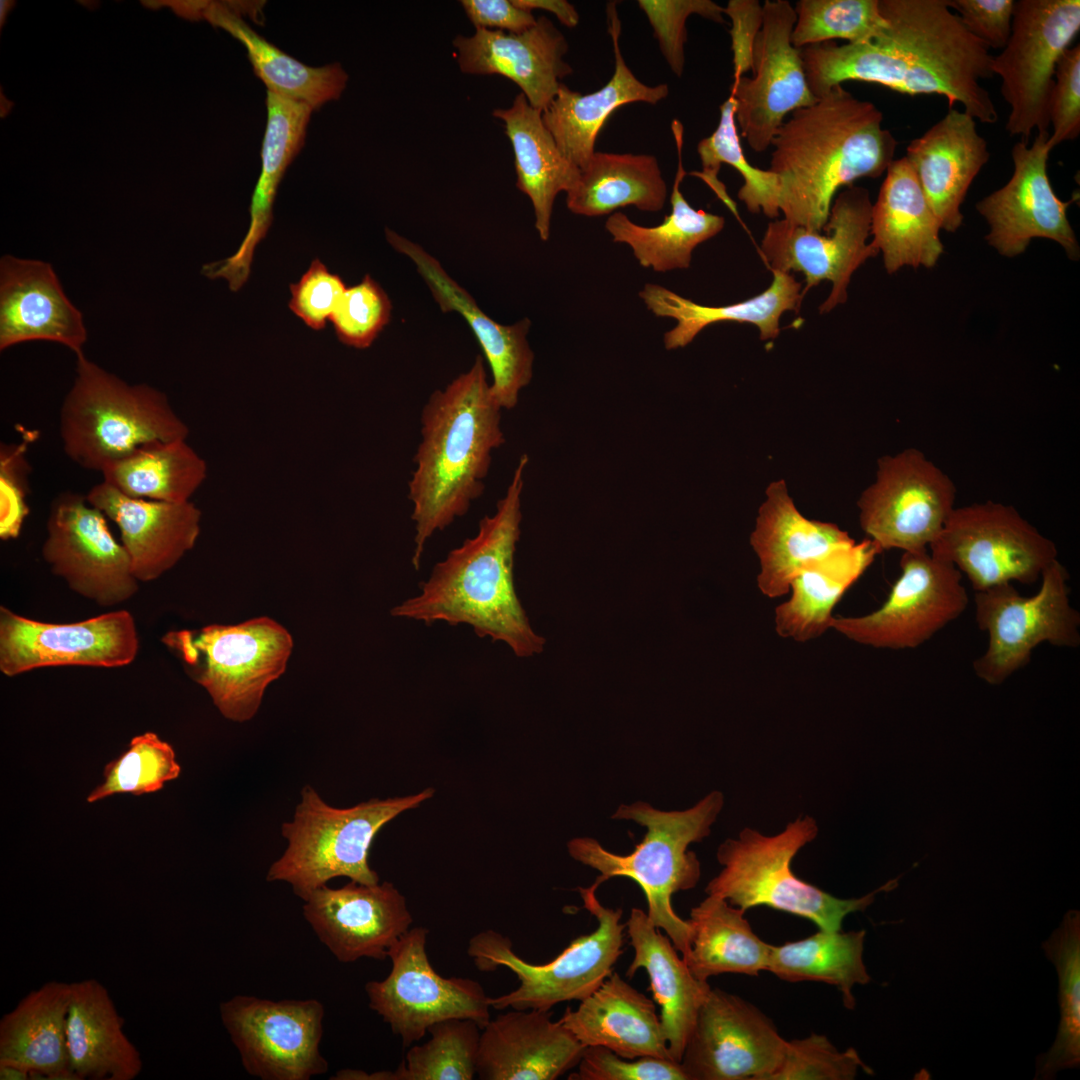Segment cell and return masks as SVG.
Wrapping results in <instances>:
<instances>
[{"mask_svg": "<svg viewBox=\"0 0 1080 1080\" xmlns=\"http://www.w3.org/2000/svg\"><path fill=\"white\" fill-rule=\"evenodd\" d=\"M303 901L305 920L342 963L386 959L413 922L405 897L388 881L323 885Z\"/></svg>", "mask_w": 1080, "mask_h": 1080, "instance_id": "24", "label": "cell"}, {"mask_svg": "<svg viewBox=\"0 0 1080 1080\" xmlns=\"http://www.w3.org/2000/svg\"><path fill=\"white\" fill-rule=\"evenodd\" d=\"M206 14L243 44L255 74L267 91L304 103L313 110L341 96L348 75L339 63L322 67L305 65L259 35L235 11L213 6Z\"/></svg>", "mask_w": 1080, "mask_h": 1080, "instance_id": "45", "label": "cell"}, {"mask_svg": "<svg viewBox=\"0 0 1080 1080\" xmlns=\"http://www.w3.org/2000/svg\"><path fill=\"white\" fill-rule=\"evenodd\" d=\"M654 31V37L672 72L681 77L684 70L686 21L692 14L707 20L726 23L724 7L711 0H639Z\"/></svg>", "mask_w": 1080, "mask_h": 1080, "instance_id": "55", "label": "cell"}, {"mask_svg": "<svg viewBox=\"0 0 1080 1080\" xmlns=\"http://www.w3.org/2000/svg\"><path fill=\"white\" fill-rule=\"evenodd\" d=\"M529 457L523 454L495 511L476 534L432 569L420 591L391 610L394 617L431 625H467L481 638L506 644L517 657L543 651L514 585V557L521 534V498Z\"/></svg>", "mask_w": 1080, "mask_h": 1080, "instance_id": "2", "label": "cell"}, {"mask_svg": "<svg viewBox=\"0 0 1080 1080\" xmlns=\"http://www.w3.org/2000/svg\"><path fill=\"white\" fill-rule=\"evenodd\" d=\"M950 477L916 448L878 460L857 505L862 530L880 549L928 550L955 508Z\"/></svg>", "mask_w": 1080, "mask_h": 1080, "instance_id": "15", "label": "cell"}, {"mask_svg": "<svg viewBox=\"0 0 1080 1080\" xmlns=\"http://www.w3.org/2000/svg\"><path fill=\"white\" fill-rule=\"evenodd\" d=\"M453 46L463 73L506 77L540 111L556 96L560 80L573 72L564 59L568 42L545 16L521 33L475 29L472 36H456Z\"/></svg>", "mask_w": 1080, "mask_h": 1080, "instance_id": "26", "label": "cell"}, {"mask_svg": "<svg viewBox=\"0 0 1080 1080\" xmlns=\"http://www.w3.org/2000/svg\"><path fill=\"white\" fill-rule=\"evenodd\" d=\"M678 165L671 194V212L656 226L646 227L631 221L621 212L612 213L605 229L614 242L627 244L639 264L656 272L690 267L692 252L702 242L717 235L725 225L724 217L694 209L681 192L687 174L682 161L683 125L673 120Z\"/></svg>", "mask_w": 1080, "mask_h": 1080, "instance_id": "40", "label": "cell"}, {"mask_svg": "<svg viewBox=\"0 0 1080 1080\" xmlns=\"http://www.w3.org/2000/svg\"><path fill=\"white\" fill-rule=\"evenodd\" d=\"M566 195L567 208L587 217L627 206L657 212L664 207L667 185L653 155L595 151Z\"/></svg>", "mask_w": 1080, "mask_h": 1080, "instance_id": "43", "label": "cell"}, {"mask_svg": "<svg viewBox=\"0 0 1080 1080\" xmlns=\"http://www.w3.org/2000/svg\"><path fill=\"white\" fill-rule=\"evenodd\" d=\"M905 157L941 229L956 231L963 221L960 206L990 157L976 120L964 111L949 108L942 119L910 142Z\"/></svg>", "mask_w": 1080, "mask_h": 1080, "instance_id": "30", "label": "cell"}, {"mask_svg": "<svg viewBox=\"0 0 1080 1080\" xmlns=\"http://www.w3.org/2000/svg\"><path fill=\"white\" fill-rule=\"evenodd\" d=\"M940 230L907 158L893 160L872 204L870 230L887 272L905 265L933 267L943 252Z\"/></svg>", "mask_w": 1080, "mask_h": 1080, "instance_id": "36", "label": "cell"}, {"mask_svg": "<svg viewBox=\"0 0 1080 1080\" xmlns=\"http://www.w3.org/2000/svg\"><path fill=\"white\" fill-rule=\"evenodd\" d=\"M607 19L615 58L611 79L599 90L588 94L571 90L561 83L552 102L542 111L543 123L559 150L579 169L594 154L597 136L616 109L633 102L657 104L669 93L667 84H644L627 66L619 46L621 23L615 2L607 4Z\"/></svg>", "mask_w": 1080, "mask_h": 1080, "instance_id": "33", "label": "cell"}, {"mask_svg": "<svg viewBox=\"0 0 1080 1080\" xmlns=\"http://www.w3.org/2000/svg\"><path fill=\"white\" fill-rule=\"evenodd\" d=\"M551 1010L512 1009L481 1029V1080H555L576 1067L585 1047Z\"/></svg>", "mask_w": 1080, "mask_h": 1080, "instance_id": "27", "label": "cell"}, {"mask_svg": "<svg viewBox=\"0 0 1080 1080\" xmlns=\"http://www.w3.org/2000/svg\"><path fill=\"white\" fill-rule=\"evenodd\" d=\"M569 1080H688L679 1062L657 1057L623 1058L601 1046L585 1047Z\"/></svg>", "mask_w": 1080, "mask_h": 1080, "instance_id": "56", "label": "cell"}, {"mask_svg": "<svg viewBox=\"0 0 1080 1080\" xmlns=\"http://www.w3.org/2000/svg\"><path fill=\"white\" fill-rule=\"evenodd\" d=\"M86 498L117 524L138 581L156 580L173 568L200 533L201 511L191 501L134 498L104 481L91 487Z\"/></svg>", "mask_w": 1080, "mask_h": 1080, "instance_id": "29", "label": "cell"}, {"mask_svg": "<svg viewBox=\"0 0 1080 1080\" xmlns=\"http://www.w3.org/2000/svg\"><path fill=\"white\" fill-rule=\"evenodd\" d=\"M724 14L732 22L734 80L752 69L753 46L763 23V4L757 0H730Z\"/></svg>", "mask_w": 1080, "mask_h": 1080, "instance_id": "61", "label": "cell"}, {"mask_svg": "<svg viewBox=\"0 0 1080 1080\" xmlns=\"http://www.w3.org/2000/svg\"><path fill=\"white\" fill-rule=\"evenodd\" d=\"M103 481L140 499L190 501L207 476V465L186 439L141 446L102 472Z\"/></svg>", "mask_w": 1080, "mask_h": 1080, "instance_id": "47", "label": "cell"}, {"mask_svg": "<svg viewBox=\"0 0 1080 1080\" xmlns=\"http://www.w3.org/2000/svg\"><path fill=\"white\" fill-rule=\"evenodd\" d=\"M1069 574L1054 560L1042 572L1038 592L1021 595L1013 583L974 593L978 628L988 635L985 652L973 661L976 675L998 685L1026 666L1041 643L1080 645V614L1071 605Z\"/></svg>", "mask_w": 1080, "mask_h": 1080, "instance_id": "11", "label": "cell"}, {"mask_svg": "<svg viewBox=\"0 0 1080 1080\" xmlns=\"http://www.w3.org/2000/svg\"><path fill=\"white\" fill-rule=\"evenodd\" d=\"M625 925L634 950L626 976L631 978L639 969H645L653 999L661 1008L660 1020L670 1054L680 1063L711 986L692 974L672 941L645 911L632 908Z\"/></svg>", "mask_w": 1080, "mask_h": 1080, "instance_id": "35", "label": "cell"}, {"mask_svg": "<svg viewBox=\"0 0 1080 1080\" xmlns=\"http://www.w3.org/2000/svg\"><path fill=\"white\" fill-rule=\"evenodd\" d=\"M267 120L261 149V172L249 206L250 222L237 251L226 259L203 266L210 279L222 278L232 291L248 280L258 244L273 221V205L279 184L301 150L313 109L271 91L266 94Z\"/></svg>", "mask_w": 1080, "mask_h": 1080, "instance_id": "32", "label": "cell"}, {"mask_svg": "<svg viewBox=\"0 0 1080 1080\" xmlns=\"http://www.w3.org/2000/svg\"><path fill=\"white\" fill-rule=\"evenodd\" d=\"M162 642L180 656L219 712L234 722L255 716L267 687L285 672L293 649L290 633L268 617L171 631Z\"/></svg>", "mask_w": 1080, "mask_h": 1080, "instance_id": "10", "label": "cell"}, {"mask_svg": "<svg viewBox=\"0 0 1080 1080\" xmlns=\"http://www.w3.org/2000/svg\"><path fill=\"white\" fill-rule=\"evenodd\" d=\"M881 549L869 538L805 565L790 584V598L775 609V630L806 642L830 628L832 610Z\"/></svg>", "mask_w": 1080, "mask_h": 1080, "instance_id": "42", "label": "cell"}, {"mask_svg": "<svg viewBox=\"0 0 1080 1080\" xmlns=\"http://www.w3.org/2000/svg\"><path fill=\"white\" fill-rule=\"evenodd\" d=\"M854 543L837 525L804 517L785 481H774L767 487L750 537L760 562L757 586L769 598L783 596L805 565Z\"/></svg>", "mask_w": 1080, "mask_h": 1080, "instance_id": "31", "label": "cell"}, {"mask_svg": "<svg viewBox=\"0 0 1080 1080\" xmlns=\"http://www.w3.org/2000/svg\"><path fill=\"white\" fill-rule=\"evenodd\" d=\"M794 9L791 43L797 49L834 39L862 43L887 24L879 0H799Z\"/></svg>", "mask_w": 1080, "mask_h": 1080, "instance_id": "52", "label": "cell"}, {"mask_svg": "<svg viewBox=\"0 0 1080 1080\" xmlns=\"http://www.w3.org/2000/svg\"><path fill=\"white\" fill-rule=\"evenodd\" d=\"M1080 31L1079 0L1015 1L1011 34L992 73L1010 107L1006 130L1028 141L1049 132V99L1058 59Z\"/></svg>", "mask_w": 1080, "mask_h": 1080, "instance_id": "12", "label": "cell"}, {"mask_svg": "<svg viewBox=\"0 0 1080 1080\" xmlns=\"http://www.w3.org/2000/svg\"><path fill=\"white\" fill-rule=\"evenodd\" d=\"M873 1074L854 1048L837 1049L825 1036L787 1041L781 1064L768 1080H852L859 1070Z\"/></svg>", "mask_w": 1080, "mask_h": 1080, "instance_id": "53", "label": "cell"}, {"mask_svg": "<svg viewBox=\"0 0 1080 1080\" xmlns=\"http://www.w3.org/2000/svg\"><path fill=\"white\" fill-rule=\"evenodd\" d=\"M106 515L86 495L64 491L50 504L42 557L75 593L101 606L129 600L138 590L129 555Z\"/></svg>", "mask_w": 1080, "mask_h": 1080, "instance_id": "19", "label": "cell"}, {"mask_svg": "<svg viewBox=\"0 0 1080 1080\" xmlns=\"http://www.w3.org/2000/svg\"><path fill=\"white\" fill-rule=\"evenodd\" d=\"M428 933L424 927L410 928L389 950L388 976L365 984L369 1007L405 1047L447 1019L469 1018L481 1029L491 1019L490 996L479 982L445 978L434 970L426 951Z\"/></svg>", "mask_w": 1080, "mask_h": 1080, "instance_id": "14", "label": "cell"}, {"mask_svg": "<svg viewBox=\"0 0 1080 1080\" xmlns=\"http://www.w3.org/2000/svg\"><path fill=\"white\" fill-rule=\"evenodd\" d=\"M124 1019L96 979L71 983L66 1017L70 1068L79 1080H134L141 1054L123 1029Z\"/></svg>", "mask_w": 1080, "mask_h": 1080, "instance_id": "37", "label": "cell"}, {"mask_svg": "<svg viewBox=\"0 0 1080 1080\" xmlns=\"http://www.w3.org/2000/svg\"><path fill=\"white\" fill-rule=\"evenodd\" d=\"M434 794L432 788L402 797L370 799L349 808L327 804L306 785L293 819L282 825L288 845L271 864L266 879L288 883L302 900L336 877L363 884L379 882L368 862L379 830L402 812L418 807Z\"/></svg>", "mask_w": 1080, "mask_h": 1080, "instance_id": "8", "label": "cell"}, {"mask_svg": "<svg viewBox=\"0 0 1080 1080\" xmlns=\"http://www.w3.org/2000/svg\"><path fill=\"white\" fill-rule=\"evenodd\" d=\"M724 804V796L713 791L686 810L662 811L638 801L620 805L614 819L632 820L646 828L641 842L626 855L605 849L597 840L578 837L567 844L570 856L600 875L599 887L614 877L633 880L643 891L651 922L664 930L685 960L690 951L691 927L674 910L672 897L694 888L701 876L700 862L688 848L711 832Z\"/></svg>", "mask_w": 1080, "mask_h": 1080, "instance_id": "5", "label": "cell"}, {"mask_svg": "<svg viewBox=\"0 0 1080 1080\" xmlns=\"http://www.w3.org/2000/svg\"><path fill=\"white\" fill-rule=\"evenodd\" d=\"M872 203L869 191L848 186L834 199L825 234L790 223L786 219L768 223L761 254L771 271L801 272L805 277L804 296L823 280L832 289L820 306L831 311L847 299L852 274L878 250L866 240L871 230Z\"/></svg>", "mask_w": 1080, "mask_h": 1080, "instance_id": "17", "label": "cell"}, {"mask_svg": "<svg viewBox=\"0 0 1080 1080\" xmlns=\"http://www.w3.org/2000/svg\"><path fill=\"white\" fill-rule=\"evenodd\" d=\"M512 2L517 7L530 12L534 9L549 11L568 28H574L579 23L577 10L565 0H512Z\"/></svg>", "mask_w": 1080, "mask_h": 1080, "instance_id": "63", "label": "cell"}, {"mask_svg": "<svg viewBox=\"0 0 1080 1080\" xmlns=\"http://www.w3.org/2000/svg\"><path fill=\"white\" fill-rule=\"evenodd\" d=\"M385 233L391 246L413 262L441 311L456 312L468 323L488 362L498 403L502 409H513L533 375L534 353L527 339L530 320L523 318L512 325L497 323L435 257L390 229Z\"/></svg>", "mask_w": 1080, "mask_h": 1080, "instance_id": "25", "label": "cell"}, {"mask_svg": "<svg viewBox=\"0 0 1080 1080\" xmlns=\"http://www.w3.org/2000/svg\"><path fill=\"white\" fill-rule=\"evenodd\" d=\"M963 26L989 49H1003L1012 26L1014 0H948Z\"/></svg>", "mask_w": 1080, "mask_h": 1080, "instance_id": "60", "label": "cell"}, {"mask_svg": "<svg viewBox=\"0 0 1080 1080\" xmlns=\"http://www.w3.org/2000/svg\"><path fill=\"white\" fill-rule=\"evenodd\" d=\"M30 1072L13 1064H0V1080H28Z\"/></svg>", "mask_w": 1080, "mask_h": 1080, "instance_id": "64", "label": "cell"}, {"mask_svg": "<svg viewBox=\"0 0 1080 1080\" xmlns=\"http://www.w3.org/2000/svg\"><path fill=\"white\" fill-rule=\"evenodd\" d=\"M786 1046L772 1020L755 1005L711 987L680 1064L688 1080H768Z\"/></svg>", "mask_w": 1080, "mask_h": 1080, "instance_id": "21", "label": "cell"}, {"mask_svg": "<svg viewBox=\"0 0 1080 1080\" xmlns=\"http://www.w3.org/2000/svg\"><path fill=\"white\" fill-rule=\"evenodd\" d=\"M796 22L787 0H766L763 23L753 46V76L734 80L730 95L741 136L755 152H763L786 116L817 98L809 89L800 50L791 43Z\"/></svg>", "mask_w": 1080, "mask_h": 1080, "instance_id": "20", "label": "cell"}, {"mask_svg": "<svg viewBox=\"0 0 1080 1080\" xmlns=\"http://www.w3.org/2000/svg\"><path fill=\"white\" fill-rule=\"evenodd\" d=\"M391 311L388 295L367 274L358 284L346 289L330 322L340 342L365 349L389 323Z\"/></svg>", "mask_w": 1080, "mask_h": 1080, "instance_id": "54", "label": "cell"}, {"mask_svg": "<svg viewBox=\"0 0 1080 1080\" xmlns=\"http://www.w3.org/2000/svg\"><path fill=\"white\" fill-rule=\"evenodd\" d=\"M430 1038L412 1045L394 1080H472L476 1075L481 1027L469 1018L433 1024Z\"/></svg>", "mask_w": 1080, "mask_h": 1080, "instance_id": "50", "label": "cell"}, {"mask_svg": "<svg viewBox=\"0 0 1080 1080\" xmlns=\"http://www.w3.org/2000/svg\"><path fill=\"white\" fill-rule=\"evenodd\" d=\"M222 1024L251 1076L309 1080L328 1071L320 1052L325 1009L316 999L236 995L219 1005Z\"/></svg>", "mask_w": 1080, "mask_h": 1080, "instance_id": "18", "label": "cell"}, {"mask_svg": "<svg viewBox=\"0 0 1080 1080\" xmlns=\"http://www.w3.org/2000/svg\"><path fill=\"white\" fill-rule=\"evenodd\" d=\"M818 831L816 820L810 816L797 818L771 836L744 828L737 838H729L718 847L717 860L722 869L708 882L706 894L725 899L745 912L767 906L806 918L821 930H841L848 914L865 910L877 893L895 888L898 878L850 899L835 897L798 878L792 871V860L817 837Z\"/></svg>", "mask_w": 1080, "mask_h": 1080, "instance_id": "7", "label": "cell"}, {"mask_svg": "<svg viewBox=\"0 0 1080 1080\" xmlns=\"http://www.w3.org/2000/svg\"><path fill=\"white\" fill-rule=\"evenodd\" d=\"M882 122L875 104L842 84L792 112L770 146L769 170L779 178L784 219L822 232L840 188L886 172L898 142Z\"/></svg>", "mask_w": 1080, "mask_h": 1080, "instance_id": "3", "label": "cell"}, {"mask_svg": "<svg viewBox=\"0 0 1080 1080\" xmlns=\"http://www.w3.org/2000/svg\"><path fill=\"white\" fill-rule=\"evenodd\" d=\"M697 153L702 170L689 174L703 180L736 218L740 220L737 205L728 195L725 185L718 179L723 163L734 167L741 174L744 184L737 196L750 213L762 212L769 218L779 216V178L770 170L752 166L746 159L735 121V102L731 95L720 106L717 128L698 143Z\"/></svg>", "mask_w": 1080, "mask_h": 1080, "instance_id": "49", "label": "cell"}, {"mask_svg": "<svg viewBox=\"0 0 1080 1080\" xmlns=\"http://www.w3.org/2000/svg\"><path fill=\"white\" fill-rule=\"evenodd\" d=\"M866 932L827 931L783 945H772L767 971L788 982L817 981L835 986L844 1006L855 1007L852 989L871 977L863 961Z\"/></svg>", "mask_w": 1080, "mask_h": 1080, "instance_id": "46", "label": "cell"}, {"mask_svg": "<svg viewBox=\"0 0 1080 1080\" xmlns=\"http://www.w3.org/2000/svg\"><path fill=\"white\" fill-rule=\"evenodd\" d=\"M598 887L579 888L584 907L597 920V928L574 940L553 960L533 964L518 956L511 940L494 930L474 935L468 944V955L483 972L499 967L508 968L518 978L513 991L490 997L496 1010L507 1008L551 1010L555 1005L591 995L608 978L624 952L626 925L621 923L622 910L603 906L596 897Z\"/></svg>", "mask_w": 1080, "mask_h": 1080, "instance_id": "9", "label": "cell"}, {"mask_svg": "<svg viewBox=\"0 0 1080 1080\" xmlns=\"http://www.w3.org/2000/svg\"><path fill=\"white\" fill-rule=\"evenodd\" d=\"M1049 124L1052 150L1080 133V45L1066 49L1057 61L1054 84L1049 99Z\"/></svg>", "mask_w": 1080, "mask_h": 1080, "instance_id": "58", "label": "cell"}, {"mask_svg": "<svg viewBox=\"0 0 1080 1080\" xmlns=\"http://www.w3.org/2000/svg\"><path fill=\"white\" fill-rule=\"evenodd\" d=\"M139 648L133 616L117 610L73 623H47L0 607V671L13 677L53 666L121 667Z\"/></svg>", "mask_w": 1080, "mask_h": 1080, "instance_id": "22", "label": "cell"}, {"mask_svg": "<svg viewBox=\"0 0 1080 1080\" xmlns=\"http://www.w3.org/2000/svg\"><path fill=\"white\" fill-rule=\"evenodd\" d=\"M1042 949L1055 966L1059 983L1060 1022L1047 1052L1036 1058L1035 1077L1052 1080L1080 1065V912L1069 910L1043 941Z\"/></svg>", "mask_w": 1080, "mask_h": 1080, "instance_id": "48", "label": "cell"}, {"mask_svg": "<svg viewBox=\"0 0 1080 1080\" xmlns=\"http://www.w3.org/2000/svg\"><path fill=\"white\" fill-rule=\"evenodd\" d=\"M36 340L83 354L87 331L82 314L51 264L5 255L0 260V350Z\"/></svg>", "mask_w": 1080, "mask_h": 1080, "instance_id": "28", "label": "cell"}, {"mask_svg": "<svg viewBox=\"0 0 1080 1080\" xmlns=\"http://www.w3.org/2000/svg\"><path fill=\"white\" fill-rule=\"evenodd\" d=\"M26 443L1 444L0 448V538H17L29 514L30 464Z\"/></svg>", "mask_w": 1080, "mask_h": 1080, "instance_id": "59", "label": "cell"}, {"mask_svg": "<svg viewBox=\"0 0 1080 1080\" xmlns=\"http://www.w3.org/2000/svg\"><path fill=\"white\" fill-rule=\"evenodd\" d=\"M879 9L887 24L870 40L799 49L816 98L845 81H863L912 96L942 95L949 108L959 103L975 120L998 121L981 85L993 76V56L967 31L948 0H879Z\"/></svg>", "mask_w": 1080, "mask_h": 1080, "instance_id": "1", "label": "cell"}, {"mask_svg": "<svg viewBox=\"0 0 1080 1080\" xmlns=\"http://www.w3.org/2000/svg\"><path fill=\"white\" fill-rule=\"evenodd\" d=\"M559 1020L584 1047L601 1046L627 1059L674 1060L655 1002L616 972L575 1010L567 1007Z\"/></svg>", "mask_w": 1080, "mask_h": 1080, "instance_id": "34", "label": "cell"}, {"mask_svg": "<svg viewBox=\"0 0 1080 1080\" xmlns=\"http://www.w3.org/2000/svg\"><path fill=\"white\" fill-rule=\"evenodd\" d=\"M493 116L504 123L514 152L516 186L531 200L535 228L546 241L555 199L572 189L580 169L563 156L543 123L542 111L533 108L524 94L519 93L510 107L495 109Z\"/></svg>", "mask_w": 1080, "mask_h": 1080, "instance_id": "41", "label": "cell"}, {"mask_svg": "<svg viewBox=\"0 0 1080 1080\" xmlns=\"http://www.w3.org/2000/svg\"><path fill=\"white\" fill-rule=\"evenodd\" d=\"M59 413L66 456L102 472L143 445L187 439L189 428L165 393L148 384H128L84 354Z\"/></svg>", "mask_w": 1080, "mask_h": 1080, "instance_id": "6", "label": "cell"}, {"mask_svg": "<svg viewBox=\"0 0 1080 1080\" xmlns=\"http://www.w3.org/2000/svg\"><path fill=\"white\" fill-rule=\"evenodd\" d=\"M475 29L521 33L536 23L532 12L517 7L512 0L460 1Z\"/></svg>", "mask_w": 1080, "mask_h": 1080, "instance_id": "62", "label": "cell"}, {"mask_svg": "<svg viewBox=\"0 0 1080 1080\" xmlns=\"http://www.w3.org/2000/svg\"><path fill=\"white\" fill-rule=\"evenodd\" d=\"M690 951L685 962L700 981L725 973L767 971L772 945L752 930L745 911L707 895L690 911Z\"/></svg>", "mask_w": 1080, "mask_h": 1080, "instance_id": "44", "label": "cell"}, {"mask_svg": "<svg viewBox=\"0 0 1080 1080\" xmlns=\"http://www.w3.org/2000/svg\"><path fill=\"white\" fill-rule=\"evenodd\" d=\"M289 289V309L309 328L321 330L330 321L347 287L338 274L315 258Z\"/></svg>", "mask_w": 1080, "mask_h": 1080, "instance_id": "57", "label": "cell"}, {"mask_svg": "<svg viewBox=\"0 0 1080 1080\" xmlns=\"http://www.w3.org/2000/svg\"><path fill=\"white\" fill-rule=\"evenodd\" d=\"M901 575L886 601L862 616L833 617L830 628L848 639L883 649H914L967 608L961 572L928 550L903 552Z\"/></svg>", "mask_w": 1080, "mask_h": 1080, "instance_id": "16", "label": "cell"}, {"mask_svg": "<svg viewBox=\"0 0 1080 1080\" xmlns=\"http://www.w3.org/2000/svg\"><path fill=\"white\" fill-rule=\"evenodd\" d=\"M928 550L965 574L974 592L1031 585L1058 559L1052 540L1013 506L993 501L954 508Z\"/></svg>", "mask_w": 1080, "mask_h": 1080, "instance_id": "13", "label": "cell"}, {"mask_svg": "<svg viewBox=\"0 0 1080 1080\" xmlns=\"http://www.w3.org/2000/svg\"><path fill=\"white\" fill-rule=\"evenodd\" d=\"M770 286L760 294L732 304H698L659 284L647 283L639 297L657 317L676 320V326L663 336L667 350L683 348L707 326L721 321L750 323L760 331V339L779 335V321L786 311H798L803 298L801 283L788 272L774 270Z\"/></svg>", "mask_w": 1080, "mask_h": 1080, "instance_id": "39", "label": "cell"}, {"mask_svg": "<svg viewBox=\"0 0 1080 1080\" xmlns=\"http://www.w3.org/2000/svg\"><path fill=\"white\" fill-rule=\"evenodd\" d=\"M181 766L173 747L154 732L131 739L127 748L103 771V782L87 796L94 803L115 794L136 796L154 793L179 777Z\"/></svg>", "mask_w": 1080, "mask_h": 1080, "instance_id": "51", "label": "cell"}, {"mask_svg": "<svg viewBox=\"0 0 1080 1080\" xmlns=\"http://www.w3.org/2000/svg\"><path fill=\"white\" fill-rule=\"evenodd\" d=\"M1049 132L1037 133L1029 146H1013L1014 171L1008 183L976 204L990 226L986 239L1007 257L1023 253L1033 238L1058 242L1072 260L1079 258L1076 236L1067 218L1070 201L1055 194L1047 173Z\"/></svg>", "mask_w": 1080, "mask_h": 1080, "instance_id": "23", "label": "cell"}, {"mask_svg": "<svg viewBox=\"0 0 1080 1080\" xmlns=\"http://www.w3.org/2000/svg\"><path fill=\"white\" fill-rule=\"evenodd\" d=\"M71 983L49 981L0 1019V1064L27 1069L30 1079L79 1080L70 1068L66 1017Z\"/></svg>", "mask_w": 1080, "mask_h": 1080, "instance_id": "38", "label": "cell"}, {"mask_svg": "<svg viewBox=\"0 0 1080 1080\" xmlns=\"http://www.w3.org/2000/svg\"><path fill=\"white\" fill-rule=\"evenodd\" d=\"M501 410L481 355L424 405L408 482L415 569L428 540L464 516L482 495L493 451L505 443Z\"/></svg>", "mask_w": 1080, "mask_h": 1080, "instance_id": "4", "label": "cell"}]
</instances>
